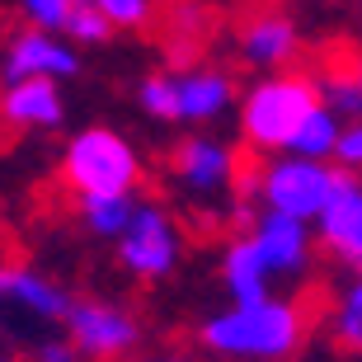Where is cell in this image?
I'll return each mask as SVG.
<instances>
[{"label": "cell", "instance_id": "cell-22", "mask_svg": "<svg viewBox=\"0 0 362 362\" xmlns=\"http://www.w3.org/2000/svg\"><path fill=\"white\" fill-rule=\"evenodd\" d=\"M108 14V24L118 33H141V28L160 24V0H94Z\"/></svg>", "mask_w": 362, "mask_h": 362}, {"label": "cell", "instance_id": "cell-2", "mask_svg": "<svg viewBox=\"0 0 362 362\" xmlns=\"http://www.w3.org/2000/svg\"><path fill=\"white\" fill-rule=\"evenodd\" d=\"M310 310L296 296H255L226 301L221 310L202 315L198 344L216 362H292L310 339Z\"/></svg>", "mask_w": 362, "mask_h": 362}, {"label": "cell", "instance_id": "cell-3", "mask_svg": "<svg viewBox=\"0 0 362 362\" xmlns=\"http://www.w3.org/2000/svg\"><path fill=\"white\" fill-rule=\"evenodd\" d=\"M325 104L320 76L301 66L264 71L250 85H240V104H235V127L250 156H282L292 151L301 122Z\"/></svg>", "mask_w": 362, "mask_h": 362}, {"label": "cell", "instance_id": "cell-5", "mask_svg": "<svg viewBox=\"0 0 362 362\" xmlns=\"http://www.w3.org/2000/svg\"><path fill=\"white\" fill-rule=\"evenodd\" d=\"M57 179L76 198H99V193H141L146 184V160L141 151L118 132V127H81L66 136Z\"/></svg>", "mask_w": 362, "mask_h": 362}, {"label": "cell", "instance_id": "cell-25", "mask_svg": "<svg viewBox=\"0 0 362 362\" xmlns=\"http://www.w3.org/2000/svg\"><path fill=\"white\" fill-rule=\"evenodd\" d=\"M334 165L362 179V118H349V127H344V141H339Z\"/></svg>", "mask_w": 362, "mask_h": 362}, {"label": "cell", "instance_id": "cell-13", "mask_svg": "<svg viewBox=\"0 0 362 362\" xmlns=\"http://www.w3.org/2000/svg\"><path fill=\"white\" fill-rule=\"evenodd\" d=\"M0 296H5V306L24 310L28 320L57 325V329L66 325L71 306H76V292L66 282H57L52 273H42L38 264H24V259L0 264Z\"/></svg>", "mask_w": 362, "mask_h": 362}, {"label": "cell", "instance_id": "cell-7", "mask_svg": "<svg viewBox=\"0 0 362 362\" xmlns=\"http://www.w3.org/2000/svg\"><path fill=\"white\" fill-rule=\"evenodd\" d=\"M184 250H188L184 221L160 198H136V212L127 221V230L113 240L118 269L132 282H146V287L175 278V269L184 264Z\"/></svg>", "mask_w": 362, "mask_h": 362}, {"label": "cell", "instance_id": "cell-21", "mask_svg": "<svg viewBox=\"0 0 362 362\" xmlns=\"http://www.w3.org/2000/svg\"><path fill=\"white\" fill-rule=\"evenodd\" d=\"M118 33V28L108 24V14L94 5V0H76V10H71V24H66V38L76 47H99Z\"/></svg>", "mask_w": 362, "mask_h": 362}, {"label": "cell", "instance_id": "cell-19", "mask_svg": "<svg viewBox=\"0 0 362 362\" xmlns=\"http://www.w3.org/2000/svg\"><path fill=\"white\" fill-rule=\"evenodd\" d=\"M315 76H320L325 104H334L344 118H362V47L315 66Z\"/></svg>", "mask_w": 362, "mask_h": 362}, {"label": "cell", "instance_id": "cell-29", "mask_svg": "<svg viewBox=\"0 0 362 362\" xmlns=\"http://www.w3.org/2000/svg\"><path fill=\"white\" fill-rule=\"evenodd\" d=\"M0 306H5V296H0Z\"/></svg>", "mask_w": 362, "mask_h": 362}, {"label": "cell", "instance_id": "cell-12", "mask_svg": "<svg viewBox=\"0 0 362 362\" xmlns=\"http://www.w3.org/2000/svg\"><path fill=\"white\" fill-rule=\"evenodd\" d=\"M320 235V255L329 264H339L344 273H362V179L358 175H339V188L329 207L315 221Z\"/></svg>", "mask_w": 362, "mask_h": 362}, {"label": "cell", "instance_id": "cell-14", "mask_svg": "<svg viewBox=\"0 0 362 362\" xmlns=\"http://www.w3.org/2000/svg\"><path fill=\"white\" fill-rule=\"evenodd\" d=\"M0 122L10 132H57L66 122L62 81H0Z\"/></svg>", "mask_w": 362, "mask_h": 362}, {"label": "cell", "instance_id": "cell-17", "mask_svg": "<svg viewBox=\"0 0 362 362\" xmlns=\"http://www.w3.org/2000/svg\"><path fill=\"white\" fill-rule=\"evenodd\" d=\"M325 329H329V344L334 349L362 358V273H349V282L329 296Z\"/></svg>", "mask_w": 362, "mask_h": 362}, {"label": "cell", "instance_id": "cell-6", "mask_svg": "<svg viewBox=\"0 0 362 362\" xmlns=\"http://www.w3.org/2000/svg\"><path fill=\"white\" fill-rule=\"evenodd\" d=\"M334 160H310V156H255L250 175H245V202L250 207H269V212H287L301 221H320V212L329 207L339 188Z\"/></svg>", "mask_w": 362, "mask_h": 362}, {"label": "cell", "instance_id": "cell-27", "mask_svg": "<svg viewBox=\"0 0 362 362\" xmlns=\"http://www.w3.org/2000/svg\"><path fill=\"white\" fill-rule=\"evenodd\" d=\"M226 5H235V10H250V5H259V0H226Z\"/></svg>", "mask_w": 362, "mask_h": 362}, {"label": "cell", "instance_id": "cell-23", "mask_svg": "<svg viewBox=\"0 0 362 362\" xmlns=\"http://www.w3.org/2000/svg\"><path fill=\"white\" fill-rule=\"evenodd\" d=\"M14 10L24 14V24H33V28H52V33H66L76 0H14Z\"/></svg>", "mask_w": 362, "mask_h": 362}, {"label": "cell", "instance_id": "cell-24", "mask_svg": "<svg viewBox=\"0 0 362 362\" xmlns=\"http://www.w3.org/2000/svg\"><path fill=\"white\" fill-rule=\"evenodd\" d=\"M28 362H90V358L81 353V344H76L66 329H57V334H47V339H38V344H33Z\"/></svg>", "mask_w": 362, "mask_h": 362}, {"label": "cell", "instance_id": "cell-4", "mask_svg": "<svg viewBox=\"0 0 362 362\" xmlns=\"http://www.w3.org/2000/svg\"><path fill=\"white\" fill-rule=\"evenodd\" d=\"M240 104V85L216 62H184V66H160L136 81V108L156 122L175 127H212Z\"/></svg>", "mask_w": 362, "mask_h": 362}, {"label": "cell", "instance_id": "cell-11", "mask_svg": "<svg viewBox=\"0 0 362 362\" xmlns=\"http://www.w3.org/2000/svg\"><path fill=\"white\" fill-rule=\"evenodd\" d=\"M81 76V47L66 33L24 24L19 33L5 38L0 52V81H62Z\"/></svg>", "mask_w": 362, "mask_h": 362}, {"label": "cell", "instance_id": "cell-10", "mask_svg": "<svg viewBox=\"0 0 362 362\" xmlns=\"http://www.w3.org/2000/svg\"><path fill=\"white\" fill-rule=\"evenodd\" d=\"M250 235H255L259 255L269 259L273 278H310L315 259H320V235H315V221H301V216L287 212H269V207H250V216L240 221Z\"/></svg>", "mask_w": 362, "mask_h": 362}, {"label": "cell", "instance_id": "cell-18", "mask_svg": "<svg viewBox=\"0 0 362 362\" xmlns=\"http://www.w3.org/2000/svg\"><path fill=\"white\" fill-rule=\"evenodd\" d=\"M136 198H141V193H99V198H76L71 207H76V221L90 230L94 240L113 245L122 230H127V221H132Z\"/></svg>", "mask_w": 362, "mask_h": 362}, {"label": "cell", "instance_id": "cell-26", "mask_svg": "<svg viewBox=\"0 0 362 362\" xmlns=\"http://www.w3.org/2000/svg\"><path fill=\"white\" fill-rule=\"evenodd\" d=\"M132 362H193V358L179 353V349H156V353H136Z\"/></svg>", "mask_w": 362, "mask_h": 362}, {"label": "cell", "instance_id": "cell-1", "mask_svg": "<svg viewBox=\"0 0 362 362\" xmlns=\"http://www.w3.org/2000/svg\"><path fill=\"white\" fill-rule=\"evenodd\" d=\"M245 141L207 127H188V136H179L170 156H165V184L179 202L188 207V216H216L221 226H240L250 216L245 202Z\"/></svg>", "mask_w": 362, "mask_h": 362}, {"label": "cell", "instance_id": "cell-8", "mask_svg": "<svg viewBox=\"0 0 362 362\" xmlns=\"http://www.w3.org/2000/svg\"><path fill=\"white\" fill-rule=\"evenodd\" d=\"M62 329L81 344L90 362H132L146 339L141 315L122 301H108V296H76Z\"/></svg>", "mask_w": 362, "mask_h": 362}, {"label": "cell", "instance_id": "cell-16", "mask_svg": "<svg viewBox=\"0 0 362 362\" xmlns=\"http://www.w3.org/2000/svg\"><path fill=\"white\" fill-rule=\"evenodd\" d=\"M160 33H165V47H170V62H175V66L202 62L198 47L207 42V33H212L207 0H170L160 10Z\"/></svg>", "mask_w": 362, "mask_h": 362}, {"label": "cell", "instance_id": "cell-20", "mask_svg": "<svg viewBox=\"0 0 362 362\" xmlns=\"http://www.w3.org/2000/svg\"><path fill=\"white\" fill-rule=\"evenodd\" d=\"M344 127H349V118H344L334 104H320L306 122H301V132H296V141H292V156L334 160V156H339V141H344Z\"/></svg>", "mask_w": 362, "mask_h": 362}, {"label": "cell", "instance_id": "cell-9", "mask_svg": "<svg viewBox=\"0 0 362 362\" xmlns=\"http://www.w3.org/2000/svg\"><path fill=\"white\" fill-rule=\"evenodd\" d=\"M301 47H306V38H301L296 14L273 5V0H259V5L240 10V19H235V57L255 76L292 66L301 57Z\"/></svg>", "mask_w": 362, "mask_h": 362}, {"label": "cell", "instance_id": "cell-15", "mask_svg": "<svg viewBox=\"0 0 362 362\" xmlns=\"http://www.w3.org/2000/svg\"><path fill=\"white\" fill-rule=\"evenodd\" d=\"M216 278H221V292L226 301H255V296H269L273 292V269L269 259L259 255L255 235L245 226L226 230V240H221V255H216Z\"/></svg>", "mask_w": 362, "mask_h": 362}, {"label": "cell", "instance_id": "cell-28", "mask_svg": "<svg viewBox=\"0 0 362 362\" xmlns=\"http://www.w3.org/2000/svg\"><path fill=\"white\" fill-rule=\"evenodd\" d=\"M0 362H19V358H14V353H5V349H0Z\"/></svg>", "mask_w": 362, "mask_h": 362}]
</instances>
